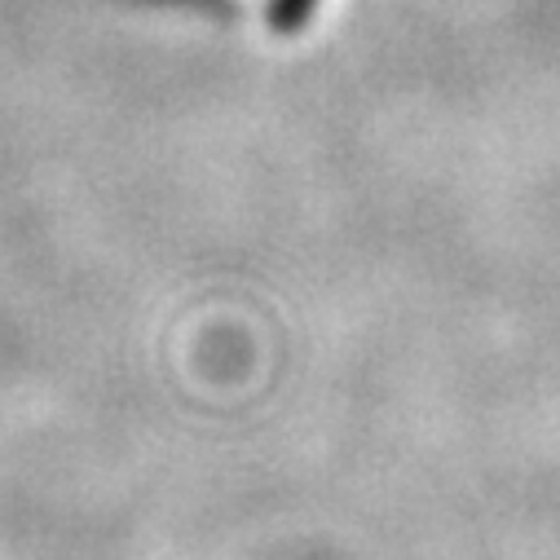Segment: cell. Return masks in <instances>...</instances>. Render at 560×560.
Masks as SVG:
<instances>
[{
  "mask_svg": "<svg viewBox=\"0 0 560 560\" xmlns=\"http://www.w3.org/2000/svg\"><path fill=\"white\" fill-rule=\"evenodd\" d=\"M318 10V0H269V23L278 32H301Z\"/></svg>",
  "mask_w": 560,
  "mask_h": 560,
  "instance_id": "obj_1",
  "label": "cell"
}]
</instances>
